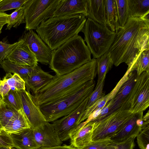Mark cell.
<instances>
[{"label": "cell", "mask_w": 149, "mask_h": 149, "mask_svg": "<svg viewBox=\"0 0 149 149\" xmlns=\"http://www.w3.org/2000/svg\"><path fill=\"white\" fill-rule=\"evenodd\" d=\"M133 114L120 108L102 119L94 122L92 141L111 138L117 133Z\"/></svg>", "instance_id": "9c48e42d"}, {"label": "cell", "mask_w": 149, "mask_h": 149, "mask_svg": "<svg viewBox=\"0 0 149 149\" xmlns=\"http://www.w3.org/2000/svg\"><path fill=\"white\" fill-rule=\"evenodd\" d=\"M0 146H13L8 135L6 136L0 135Z\"/></svg>", "instance_id": "ab89813d"}, {"label": "cell", "mask_w": 149, "mask_h": 149, "mask_svg": "<svg viewBox=\"0 0 149 149\" xmlns=\"http://www.w3.org/2000/svg\"><path fill=\"white\" fill-rule=\"evenodd\" d=\"M106 77V76H104L100 81L97 83L95 89L93 90L89 96L86 109L91 107L105 95V93L103 92V89Z\"/></svg>", "instance_id": "836d02e7"}, {"label": "cell", "mask_w": 149, "mask_h": 149, "mask_svg": "<svg viewBox=\"0 0 149 149\" xmlns=\"http://www.w3.org/2000/svg\"><path fill=\"white\" fill-rule=\"evenodd\" d=\"M0 135L1 136H6L8 135V134L5 133L3 130V127L1 124V121L0 120Z\"/></svg>", "instance_id": "bcb514c9"}, {"label": "cell", "mask_w": 149, "mask_h": 149, "mask_svg": "<svg viewBox=\"0 0 149 149\" xmlns=\"http://www.w3.org/2000/svg\"><path fill=\"white\" fill-rule=\"evenodd\" d=\"M23 23H25L23 6L8 15L6 29L10 30L12 27L17 28Z\"/></svg>", "instance_id": "f1b7e54d"}, {"label": "cell", "mask_w": 149, "mask_h": 149, "mask_svg": "<svg viewBox=\"0 0 149 149\" xmlns=\"http://www.w3.org/2000/svg\"><path fill=\"white\" fill-rule=\"evenodd\" d=\"M82 32L84 34V40L87 46L95 59L109 51L116 34L107 26L100 24L89 18L86 19Z\"/></svg>", "instance_id": "8992f818"}, {"label": "cell", "mask_w": 149, "mask_h": 149, "mask_svg": "<svg viewBox=\"0 0 149 149\" xmlns=\"http://www.w3.org/2000/svg\"><path fill=\"white\" fill-rule=\"evenodd\" d=\"M136 137L137 143L141 149H149V120L144 121Z\"/></svg>", "instance_id": "1f68e13d"}, {"label": "cell", "mask_w": 149, "mask_h": 149, "mask_svg": "<svg viewBox=\"0 0 149 149\" xmlns=\"http://www.w3.org/2000/svg\"><path fill=\"white\" fill-rule=\"evenodd\" d=\"M91 53L84 40L77 35L52 51L49 68L58 76L69 73L89 61Z\"/></svg>", "instance_id": "277c9868"}, {"label": "cell", "mask_w": 149, "mask_h": 149, "mask_svg": "<svg viewBox=\"0 0 149 149\" xmlns=\"http://www.w3.org/2000/svg\"><path fill=\"white\" fill-rule=\"evenodd\" d=\"M27 0H1L0 1V13L7 10L17 9L23 6Z\"/></svg>", "instance_id": "d590c367"}, {"label": "cell", "mask_w": 149, "mask_h": 149, "mask_svg": "<svg viewBox=\"0 0 149 149\" xmlns=\"http://www.w3.org/2000/svg\"><path fill=\"white\" fill-rule=\"evenodd\" d=\"M19 42V40L12 44L0 41V65Z\"/></svg>", "instance_id": "74e56055"}, {"label": "cell", "mask_w": 149, "mask_h": 149, "mask_svg": "<svg viewBox=\"0 0 149 149\" xmlns=\"http://www.w3.org/2000/svg\"><path fill=\"white\" fill-rule=\"evenodd\" d=\"M3 79L7 82L12 90L19 91L25 90V81L16 73L12 75L10 73H7Z\"/></svg>", "instance_id": "4dcf8cb0"}, {"label": "cell", "mask_w": 149, "mask_h": 149, "mask_svg": "<svg viewBox=\"0 0 149 149\" xmlns=\"http://www.w3.org/2000/svg\"><path fill=\"white\" fill-rule=\"evenodd\" d=\"M20 96L22 109L30 123L31 127L34 129L47 121L39 107L34 102L31 95L25 90L17 91Z\"/></svg>", "instance_id": "7c38bea8"}, {"label": "cell", "mask_w": 149, "mask_h": 149, "mask_svg": "<svg viewBox=\"0 0 149 149\" xmlns=\"http://www.w3.org/2000/svg\"><path fill=\"white\" fill-rule=\"evenodd\" d=\"M96 71L98 75L97 82H99L111 68L113 63L109 52H107L96 59Z\"/></svg>", "instance_id": "484cf974"}, {"label": "cell", "mask_w": 149, "mask_h": 149, "mask_svg": "<svg viewBox=\"0 0 149 149\" xmlns=\"http://www.w3.org/2000/svg\"><path fill=\"white\" fill-rule=\"evenodd\" d=\"M37 149H81L74 148L70 145H63V146L51 147H41Z\"/></svg>", "instance_id": "60d3db41"}, {"label": "cell", "mask_w": 149, "mask_h": 149, "mask_svg": "<svg viewBox=\"0 0 149 149\" xmlns=\"http://www.w3.org/2000/svg\"><path fill=\"white\" fill-rule=\"evenodd\" d=\"M90 95L70 113L53 122L52 124L62 142L70 139L73 131L82 123L81 119L86 109Z\"/></svg>", "instance_id": "30bf717a"}, {"label": "cell", "mask_w": 149, "mask_h": 149, "mask_svg": "<svg viewBox=\"0 0 149 149\" xmlns=\"http://www.w3.org/2000/svg\"><path fill=\"white\" fill-rule=\"evenodd\" d=\"M149 12H148L141 17L146 24L148 26H149Z\"/></svg>", "instance_id": "7bdbcfd3"}, {"label": "cell", "mask_w": 149, "mask_h": 149, "mask_svg": "<svg viewBox=\"0 0 149 149\" xmlns=\"http://www.w3.org/2000/svg\"><path fill=\"white\" fill-rule=\"evenodd\" d=\"M143 112L133 114L120 130L111 138L114 142H119L134 136H137L141 129L144 121Z\"/></svg>", "instance_id": "9a60e30c"}, {"label": "cell", "mask_w": 149, "mask_h": 149, "mask_svg": "<svg viewBox=\"0 0 149 149\" xmlns=\"http://www.w3.org/2000/svg\"><path fill=\"white\" fill-rule=\"evenodd\" d=\"M142 119L144 121H147L149 120V111H147V113L144 116H143Z\"/></svg>", "instance_id": "ee69618b"}, {"label": "cell", "mask_w": 149, "mask_h": 149, "mask_svg": "<svg viewBox=\"0 0 149 149\" xmlns=\"http://www.w3.org/2000/svg\"><path fill=\"white\" fill-rule=\"evenodd\" d=\"M94 122L90 121L75 131L70 138V145L81 149L92 141L91 136Z\"/></svg>", "instance_id": "ffe728a7"}, {"label": "cell", "mask_w": 149, "mask_h": 149, "mask_svg": "<svg viewBox=\"0 0 149 149\" xmlns=\"http://www.w3.org/2000/svg\"><path fill=\"white\" fill-rule=\"evenodd\" d=\"M1 1V0H0V1Z\"/></svg>", "instance_id": "f907efd6"}, {"label": "cell", "mask_w": 149, "mask_h": 149, "mask_svg": "<svg viewBox=\"0 0 149 149\" xmlns=\"http://www.w3.org/2000/svg\"><path fill=\"white\" fill-rule=\"evenodd\" d=\"M19 39L23 40L28 46L38 62L45 65L49 64L52 51L33 30H25Z\"/></svg>", "instance_id": "8fae6325"}, {"label": "cell", "mask_w": 149, "mask_h": 149, "mask_svg": "<svg viewBox=\"0 0 149 149\" xmlns=\"http://www.w3.org/2000/svg\"><path fill=\"white\" fill-rule=\"evenodd\" d=\"M1 80L0 79V83Z\"/></svg>", "instance_id": "681fc988"}, {"label": "cell", "mask_w": 149, "mask_h": 149, "mask_svg": "<svg viewBox=\"0 0 149 149\" xmlns=\"http://www.w3.org/2000/svg\"><path fill=\"white\" fill-rule=\"evenodd\" d=\"M0 149H17L14 146H0Z\"/></svg>", "instance_id": "f6af8a7d"}, {"label": "cell", "mask_w": 149, "mask_h": 149, "mask_svg": "<svg viewBox=\"0 0 149 149\" xmlns=\"http://www.w3.org/2000/svg\"><path fill=\"white\" fill-rule=\"evenodd\" d=\"M149 106V72L137 76L132 91L120 108L132 114L143 112Z\"/></svg>", "instance_id": "ba28073f"}, {"label": "cell", "mask_w": 149, "mask_h": 149, "mask_svg": "<svg viewBox=\"0 0 149 149\" xmlns=\"http://www.w3.org/2000/svg\"><path fill=\"white\" fill-rule=\"evenodd\" d=\"M60 0H27L24 4L26 30L36 29L42 22L53 17Z\"/></svg>", "instance_id": "52a82bcc"}, {"label": "cell", "mask_w": 149, "mask_h": 149, "mask_svg": "<svg viewBox=\"0 0 149 149\" xmlns=\"http://www.w3.org/2000/svg\"><path fill=\"white\" fill-rule=\"evenodd\" d=\"M33 130L35 140L40 147L60 146L63 143L52 124L49 122L47 121Z\"/></svg>", "instance_id": "4fadbf2b"}, {"label": "cell", "mask_w": 149, "mask_h": 149, "mask_svg": "<svg viewBox=\"0 0 149 149\" xmlns=\"http://www.w3.org/2000/svg\"><path fill=\"white\" fill-rule=\"evenodd\" d=\"M3 26V25H0V34L1 32V30Z\"/></svg>", "instance_id": "7dc6e473"}, {"label": "cell", "mask_w": 149, "mask_h": 149, "mask_svg": "<svg viewBox=\"0 0 149 149\" xmlns=\"http://www.w3.org/2000/svg\"><path fill=\"white\" fill-rule=\"evenodd\" d=\"M107 26L111 31L119 29L115 0H104Z\"/></svg>", "instance_id": "d4e9b609"}, {"label": "cell", "mask_w": 149, "mask_h": 149, "mask_svg": "<svg viewBox=\"0 0 149 149\" xmlns=\"http://www.w3.org/2000/svg\"><path fill=\"white\" fill-rule=\"evenodd\" d=\"M2 100L7 104L18 111L22 108L19 95L17 91L10 89Z\"/></svg>", "instance_id": "d6a6232c"}, {"label": "cell", "mask_w": 149, "mask_h": 149, "mask_svg": "<svg viewBox=\"0 0 149 149\" xmlns=\"http://www.w3.org/2000/svg\"><path fill=\"white\" fill-rule=\"evenodd\" d=\"M31 128L29 120L22 108L15 113L3 128V131L9 135L11 134H18L23 130Z\"/></svg>", "instance_id": "44dd1931"}, {"label": "cell", "mask_w": 149, "mask_h": 149, "mask_svg": "<svg viewBox=\"0 0 149 149\" xmlns=\"http://www.w3.org/2000/svg\"><path fill=\"white\" fill-rule=\"evenodd\" d=\"M87 0H60L53 17L77 15L87 16Z\"/></svg>", "instance_id": "2e32d148"}, {"label": "cell", "mask_w": 149, "mask_h": 149, "mask_svg": "<svg viewBox=\"0 0 149 149\" xmlns=\"http://www.w3.org/2000/svg\"><path fill=\"white\" fill-rule=\"evenodd\" d=\"M149 48L140 54L132 65L130 71H135L138 76L144 72H149Z\"/></svg>", "instance_id": "4316f807"}, {"label": "cell", "mask_w": 149, "mask_h": 149, "mask_svg": "<svg viewBox=\"0 0 149 149\" xmlns=\"http://www.w3.org/2000/svg\"><path fill=\"white\" fill-rule=\"evenodd\" d=\"M8 15L6 13H0V25H4L7 24Z\"/></svg>", "instance_id": "b9f144b4"}, {"label": "cell", "mask_w": 149, "mask_h": 149, "mask_svg": "<svg viewBox=\"0 0 149 149\" xmlns=\"http://www.w3.org/2000/svg\"><path fill=\"white\" fill-rule=\"evenodd\" d=\"M137 76L135 71H130L129 73L127 79L111 99V107L112 113L120 108L129 95L135 84Z\"/></svg>", "instance_id": "e0dca14e"}, {"label": "cell", "mask_w": 149, "mask_h": 149, "mask_svg": "<svg viewBox=\"0 0 149 149\" xmlns=\"http://www.w3.org/2000/svg\"><path fill=\"white\" fill-rule=\"evenodd\" d=\"M129 18L141 17L149 12V0H127Z\"/></svg>", "instance_id": "cb8c5ba5"}, {"label": "cell", "mask_w": 149, "mask_h": 149, "mask_svg": "<svg viewBox=\"0 0 149 149\" xmlns=\"http://www.w3.org/2000/svg\"><path fill=\"white\" fill-rule=\"evenodd\" d=\"M0 66L7 73L17 74L25 82L36 71L37 67V66L31 67L21 66L13 63L6 59L2 62Z\"/></svg>", "instance_id": "603a6c76"}, {"label": "cell", "mask_w": 149, "mask_h": 149, "mask_svg": "<svg viewBox=\"0 0 149 149\" xmlns=\"http://www.w3.org/2000/svg\"><path fill=\"white\" fill-rule=\"evenodd\" d=\"M136 137V136H134L119 142L111 140L109 144L107 149H133L135 146L134 141Z\"/></svg>", "instance_id": "e575fe53"}, {"label": "cell", "mask_w": 149, "mask_h": 149, "mask_svg": "<svg viewBox=\"0 0 149 149\" xmlns=\"http://www.w3.org/2000/svg\"><path fill=\"white\" fill-rule=\"evenodd\" d=\"M87 17L107 26L104 0H87Z\"/></svg>", "instance_id": "7402d4cb"}, {"label": "cell", "mask_w": 149, "mask_h": 149, "mask_svg": "<svg viewBox=\"0 0 149 149\" xmlns=\"http://www.w3.org/2000/svg\"><path fill=\"white\" fill-rule=\"evenodd\" d=\"M111 141V138L92 141L81 149H107Z\"/></svg>", "instance_id": "8d00e7d4"}, {"label": "cell", "mask_w": 149, "mask_h": 149, "mask_svg": "<svg viewBox=\"0 0 149 149\" xmlns=\"http://www.w3.org/2000/svg\"><path fill=\"white\" fill-rule=\"evenodd\" d=\"M2 99V97L1 95L0 94V100Z\"/></svg>", "instance_id": "c3c4849f"}, {"label": "cell", "mask_w": 149, "mask_h": 149, "mask_svg": "<svg viewBox=\"0 0 149 149\" xmlns=\"http://www.w3.org/2000/svg\"><path fill=\"white\" fill-rule=\"evenodd\" d=\"M17 112L2 99L0 100V120L3 130Z\"/></svg>", "instance_id": "f546056e"}, {"label": "cell", "mask_w": 149, "mask_h": 149, "mask_svg": "<svg viewBox=\"0 0 149 149\" xmlns=\"http://www.w3.org/2000/svg\"><path fill=\"white\" fill-rule=\"evenodd\" d=\"M8 135L13 146L17 149H37L40 147L35 140L33 130L31 128L23 130L19 133Z\"/></svg>", "instance_id": "ac0fdd59"}, {"label": "cell", "mask_w": 149, "mask_h": 149, "mask_svg": "<svg viewBox=\"0 0 149 149\" xmlns=\"http://www.w3.org/2000/svg\"><path fill=\"white\" fill-rule=\"evenodd\" d=\"M95 86L94 80L90 81L75 91L40 106V110L46 120L53 122L70 113L91 94Z\"/></svg>", "instance_id": "5b68a950"}, {"label": "cell", "mask_w": 149, "mask_h": 149, "mask_svg": "<svg viewBox=\"0 0 149 149\" xmlns=\"http://www.w3.org/2000/svg\"><path fill=\"white\" fill-rule=\"evenodd\" d=\"M96 59L89 61L72 72L61 76L56 75L52 80L32 98L35 104L41 105L54 101L77 90L96 77Z\"/></svg>", "instance_id": "7a4b0ae2"}, {"label": "cell", "mask_w": 149, "mask_h": 149, "mask_svg": "<svg viewBox=\"0 0 149 149\" xmlns=\"http://www.w3.org/2000/svg\"><path fill=\"white\" fill-rule=\"evenodd\" d=\"M10 90L9 86L4 80H1L0 83V94L2 97L8 94Z\"/></svg>", "instance_id": "f35d334b"}, {"label": "cell", "mask_w": 149, "mask_h": 149, "mask_svg": "<svg viewBox=\"0 0 149 149\" xmlns=\"http://www.w3.org/2000/svg\"><path fill=\"white\" fill-rule=\"evenodd\" d=\"M54 76L38 65L36 71L25 82V87L28 92L31 91L34 94L50 82Z\"/></svg>", "instance_id": "d6986e66"}, {"label": "cell", "mask_w": 149, "mask_h": 149, "mask_svg": "<svg viewBox=\"0 0 149 149\" xmlns=\"http://www.w3.org/2000/svg\"><path fill=\"white\" fill-rule=\"evenodd\" d=\"M86 19L83 15L52 17L42 22L36 31L53 51L82 32Z\"/></svg>", "instance_id": "3957f363"}, {"label": "cell", "mask_w": 149, "mask_h": 149, "mask_svg": "<svg viewBox=\"0 0 149 149\" xmlns=\"http://www.w3.org/2000/svg\"><path fill=\"white\" fill-rule=\"evenodd\" d=\"M115 33L108 52L116 66L125 63L129 69L141 52L149 48V26L141 17L129 18Z\"/></svg>", "instance_id": "6da1fadb"}, {"label": "cell", "mask_w": 149, "mask_h": 149, "mask_svg": "<svg viewBox=\"0 0 149 149\" xmlns=\"http://www.w3.org/2000/svg\"><path fill=\"white\" fill-rule=\"evenodd\" d=\"M119 29L123 27L129 18L127 0H115Z\"/></svg>", "instance_id": "83f0119b"}, {"label": "cell", "mask_w": 149, "mask_h": 149, "mask_svg": "<svg viewBox=\"0 0 149 149\" xmlns=\"http://www.w3.org/2000/svg\"><path fill=\"white\" fill-rule=\"evenodd\" d=\"M19 40V43L9 54L6 59L21 66H37L38 62L35 55L23 40Z\"/></svg>", "instance_id": "5bb4252c"}]
</instances>
